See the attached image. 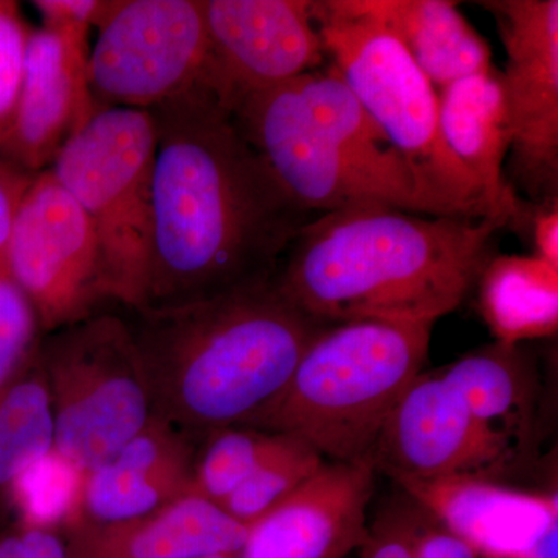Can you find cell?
Listing matches in <instances>:
<instances>
[{
    "label": "cell",
    "instance_id": "obj_3",
    "mask_svg": "<svg viewBox=\"0 0 558 558\" xmlns=\"http://www.w3.org/2000/svg\"><path fill=\"white\" fill-rule=\"evenodd\" d=\"M132 311L128 325L154 414L197 444L215 429L252 427L329 326L286 299L275 278L190 303Z\"/></svg>",
    "mask_w": 558,
    "mask_h": 558
},
{
    "label": "cell",
    "instance_id": "obj_30",
    "mask_svg": "<svg viewBox=\"0 0 558 558\" xmlns=\"http://www.w3.org/2000/svg\"><path fill=\"white\" fill-rule=\"evenodd\" d=\"M512 226L517 230L527 229L534 255L558 267V197L537 204L523 201L519 218Z\"/></svg>",
    "mask_w": 558,
    "mask_h": 558
},
{
    "label": "cell",
    "instance_id": "obj_16",
    "mask_svg": "<svg viewBox=\"0 0 558 558\" xmlns=\"http://www.w3.org/2000/svg\"><path fill=\"white\" fill-rule=\"evenodd\" d=\"M197 442L154 414L108 461L81 480L73 524L138 519L191 495Z\"/></svg>",
    "mask_w": 558,
    "mask_h": 558
},
{
    "label": "cell",
    "instance_id": "obj_9",
    "mask_svg": "<svg viewBox=\"0 0 558 558\" xmlns=\"http://www.w3.org/2000/svg\"><path fill=\"white\" fill-rule=\"evenodd\" d=\"M5 256L7 274L32 301L43 332L89 318L112 299L94 223L50 170L25 190Z\"/></svg>",
    "mask_w": 558,
    "mask_h": 558
},
{
    "label": "cell",
    "instance_id": "obj_12",
    "mask_svg": "<svg viewBox=\"0 0 558 558\" xmlns=\"http://www.w3.org/2000/svg\"><path fill=\"white\" fill-rule=\"evenodd\" d=\"M515 457L470 413L440 371H422L385 421L368 465L396 483L480 476L495 480Z\"/></svg>",
    "mask_w": 558,
    "mask_h": 558
},
{
    "label": "cell",
    "instance_id": "obj_5",
    "mask_svg": "<svg viewBox=\"0 0 558 558\" xmlns=\"http://www.w3.org/2000/svg\"><path fill=\"white\" fill-rule=\"evenodd\" d=\"M432 329L388 319L326 326L252 427L295 436L325 461L368 464L385 421L424 371Z\"/></svg>",
    "mask_w": 558,
    "mask_h": 558
},
{
    "label": "cell",
    "instance_id": "obj_7",
    "mask_svg": "<svg viewBox=\"0 0 558 558\" xmlns=\"http://www.w3.org/2000/svg\"><path fill=\"white\" fill-rule=\"evenodd\" d=\"M156 149L149 110L100 109L49 168L94 223L110 296L130 310L148 292Z\"/></svg>",
    "mask_w": 558,
    "mask_h": 558
},
{
    "label": "cell",
    "instance_id": "obj_11",
    "mask_svg": "<svg viewBox=\"0 0 558 558\" xmlns=\"http://www.w3.org/2000/svg\"><path fill=\"white\" fill-rule=\"evenodd\" d=\"M508 61L501 72L512 146L509 172L531 197H558V2L486 0Z\"/></svg>",
    "mask_w": 558,
    "mask_h": 558
},
{
    "label": "cell",
    "instance_id": "obj_13",
    "mask_svg": "<svg viewBox=\"0 0 558 558\" xmlns=\"http://www.w3.org/2000/svg\"><path fill=\"white\" fill-rule=\"evenodd\" d=\"M207 86L229 112L255 92L314 72L325 61L310 0H204Z\"/></svg>",
    "mask_w": 558,
    "mask_h": 558
},
{
    "label": "cell",
    "instance_id": "obj_24",
    "mask_svg": "<svg viewBox=\"0 0 558 558\" xmlns=\"http://www.w3.org/2000/svg\"><path fill=\"white\" fill-rule=\"evenodd\" d=\"M279 439L281 433L242 425L208 433L197 444L191 495L222 505L277 447Z\"/></svg>",
    "mask_w": 558,
    "mask_h": 558
},
{
    "label": "cell",
    "instance_id": "obj_23",
    "mask_svg": "<svg viewBox=\"0 0 558 558\" xmlns=\"http://www.w3.org/2000/svg\"><path fill=\"white\" fill-rule=\"evenodd\" d=\"M53 450V409L38 348L27 368L0 389V490Z\"/></svg>",
    "mask_w": 558,
    "mask_h": 558
},
{
    "label": "cell",
    "instance_id": "obj_8",
    "mask_svg": "<svg viewBox=\"0 0 558 558\" xmlns=\"http://www.w3.org/2000/svg\"><path fill=\"white\" fill-rule=\"evenodd\" d=\"M39 360L49 385L54 451L81 475L112 458L154 416L128 322L112 314L50 332Z\"/></svg>",
    "mask_w": 558,
    "mask_h": 558
},
{
    "label": "cell",
    "instance_id": "obj_18",
    "mask_svg": "<svg viewBox=\"0 0 558 558\" xmlns=\"http://www.w3.org/2000/svg\"><path fill=\"white\" fill-rule=\"evenodd\" d=\"M248 527L196 495L148 515L65 527V558H193L236 556Z\"/></svg>",
    "mask_w": 558,
    "mask_h": 558
},
{
    "label": "cell",
    "instance_id": "obj_26",
    "mask_svg": "<svg viewBox=\"0 0 558 558\" xmlns=\"http://www.w3.org/2000/svg\"><path fill=\"white\" fill-rule=\"evenodd\" d=\"M81 480L78 470L53 450L17 475L7 492L24 526L65 527L75 513Z\"/></svg>",
    "mask_w": 558,
    "mask_h": 558
},
{
    "label": "cell",
    "instance_id": "obj_6",
    "mask_svg": "<svg viewBox=\"0 0 558 558\" xmlns=\"http://www.w3.org/2000/svg\"><path fill=\"white\" fill-rule=\"evenodd\" d=\"M312 17L330 65L391 145L470 216L492 219L478 186L444 143L438 89L405 47L355 0H314Z\"/></svg>",
    "mask_w": 558,
    "mask_h": 558
},
{
    "label": "cell",
    "instance_id": "obj_21",
    "mask_svg": "<svg viewBox=\"0 0 558 558\" xmlns=\"http://www.w3.org/2000/svg\"><path fill=\"white\" fill-rule=\"evenodd\" d=\"M405 47L436 89L495 68L487 40L447 0H355Z\"/></svg>",
    "mask_w": 558,
    "mask_h": 558
},
{
    "label": "cell",
    "instance_id": "obj_31",
    "mask_svg": "<svg viewBox=\"0 0 558 558\" xmlns=\"http://www.w3.org/2000/svg\"><path fill=\"white\" fill-rule=\"evenodd\" d=\"M0 558H65L64 535L57 529L20 524L0 534Z\"/></svg>",
    "mask_w": 558,
    "mask_h": 558
},
{
    "label": "cell",
    "instance_id": "obj_27",
    "mask_svg": "<svg viewBox=\"0 0 558 558\" xmlns=\"http://www.w3.org/2000/svg\"><path fill=\"white\" fill-rule=\"evenodd\" d=\"M38 314L20 286L0 274V389L27 368L38 352Z\"/></svg>",
    "mask_w": 558,
    "mask_h": 558
},
{
    "label": "cell",
    "instance_id": "obj_10",
    "mask_svg": "<svg viewBox=\"0 0 558 558\" xmlns=\"http://www.w3.org/2000/svg\"><path fill=\"white\" fill-rule=\"evenodd\" d=\"M98 32L89 83L100 109L149 110L207 80L204 0H121Z\"/></svg>",
    "mask_w": 558,
    "mask_h": 558
},
{
    "label": "cell",
    "instance_id": "obj_29",
    "mask_svg": "<svg viewBox=\"0 0 558 558\" xmlns=\"http://www.w3.org/2000/svg\"><path fill=\"white\" fill-rule=\"evenodd\" d=\"M32 5L39 11L44 28L80 25L101 31L120 9L121 0H35Z\"/></svg>",
    "mask_w": 558,
    "mask_h": 558
},
{
    "label": "cell",
    "instance_id": "obj_2",
    "mask_svg": "<svg viewBox=\"0 0 558 558\" xmlns=\"http://www.w3.org/2000/svg\"><path fill=\"white\" fill-rule=\"evenodd\" d=\"M499 220L365 207L323 213L275 275L312 318L432 323L458 310L494 258Z\"/></svg>",
    "mask_w": 558,
    "mask_h": 558
},
{
    "label": "cell",
    "instance_id": "obj_28",
    "mask_svg": "<svg viewBox=\"0 0 558 558\" xmlns=\"http://www.w3.org/2000/svg\"><path fill=\"white\" fill-rule=\"evenodd\" d=\"M31 31L22 20L20 5L0 0V145L9 134L16 110Z\"/></svg>",
    "mask_w": 558,
    "mask_h": 558
},
{
    "label": "cell",
    "instance_id": "obj_14",
    "mask_svg": "<svg viewBox=\"0 0 558 558\" xmlns=\"http://www.w3.org/2000/svg\"><path fill=\"white\" fill-rule=\"evenodd\" d=\"M90 28H32L24 75L0 160L16 170H49L62 146L100 110L89 83Z\"/></svg>",
    "mask_w": 558,
    "mask_h": 558
},
{
    "label": "cell",
    "instance_id": "obj_4",
    "mask_svg": "<svg viewBox=\"0 0 558 558\" xmlns=\"http://www.w3.org/2000/svg\"><path fill=\"white\" fill-rule=\"evenodd\" d=\"M231 117L311 215L385 207L473 218L391 145L332 65L247 95Z\"/></svg>",
    "mask_w": 558,
    "mask_h": 558
},
{
    "label": "cell",
    "instance_id": "obj_1",
    "mask_svg": "<svg viewBox=\"0 0 558 558\" xmlns=\"http://www.w3.org/2000/svg\"><path fill=\"white\" fill-rule=\"evenodd\" d=\"M149 112L157 149L145 306L274 279L311 213L290 199L207 84Z\"/></svg>",
    "mask_w": 558,
    "mask_h": 558
},
{
    "label": "cell",
    "instance_id": "obj_17",
    "mask_svg": "<svg viewBox=\"0 0 558 558\" xmlns=\"http://www.w3.org/2000/svg\"><path fill=\"white\" fill-rule=\"evenodd\" d=\"M400 487L480 558H526L558 529L557 494L519 490L480 476L417 481Z\"/></svg>",
    "mask_w": 558,
    "mask_h": 558
},
{
    "label": "cell",
    "instance_id": "obj_22",
    "mask_svg": "<svg viewBox=\"0 0 558 558\" xmlns=\"http://www.w3.org/2000/svg\"><path fill=\"white\" fill-rule=\"evenodd\" d=\"M476 286L480 311L499 343L521 344L558 328V267L535 255H495Z\"/></svg>",
    "mask_w": 558,
    "mask_h": 558
},
{
    "label": "cell",
    "instance_id": "obj_34",
    "mask_svg": "<svg viewBox=\"0 0 558 558\" xmlns=\"http://www.w3.org/2000/svg\"><path fill=\"white\" fill-rule=\"evenodd\" d=\"M193 558H236V556H202V557H193Z\"/></svg>",
    "mask_w": 558,
    "mask_h": 558
},
{
    "label": "cell",
    "instance_id": "obj_15",
    "mask_svg": "<svg viewBox=\"0 0 558 558\" xmlns=\"http://www.w3.org/2000/svg\"><path fill=\"white\" fill-rule=\"evenodd\" d=\"M376 475L368 464L323 462L299 490L248 526L236 558H347L368 537Z\"/></svg>",
    "mask_w": 558,
    "mask_h": 558
},
{
    "label": "cell",
    "instance_id": "obj_20",
    "mask_svg": "<svg viewBox=\"0 0 558 558\" xmlns=\"http://www.w3.org/2000/svg\"><path fill=\"white\" fill-rule=\"evenodd\" d=\"M439 371L461 392L473 417L508 447L517 462L534 454L539 380L526 349L497 341Z\"/></svg>",
    "mask_w": 558,
    "mask_h": 558
},
{
    "label": "cell",
    "instance_id": "obj_32",
    "mask_svg": "<svg viewBox=\"0 0 558 558\" xmlns=\"http://www.w3.org/2000/svg\"><path fill=\"white\" fill-rule=\"evenodd\" d=\"M35 174L16 170L0 160V274H7V244L14 213Z\"/></svg>",
    "mask_w": 558,
    "mask_h": 558
},
{
    "label": "cell",
    "instance_id": "obj_19",
    "mask_svg": "<svg viewBox=\"0 0 558 558\" xmlns=\"http://www.w3.org/2000/svg\"><path fill=\"white\" fill-rule=\"evenodd\" d=\"M438 102L447 149L478 186L490 218L512 226L523 201L505 172L512 131L501 72L494 68L454 81L438 90Z\"/></svg>",
    "mask_w": 558,
    "mask_h": 558
},
{
    "label": "cell",
    "instance_id": "obj_33",
    "mask_svg": "<svg viewBox=\"0 0 558 558\" xmlns=\"http://www.w3.org/2000/svg\"><path fill=\"white\" fill-rule=\"evenodd\" d=\"M416 558H480L468 543L462 542L449 529L432 515L425 519L418 534Z\"/></svg>",
    "mask_w": 558,
    "mask_h": 558
},
{
    "label": "cell",
    "instance_id": "obj_25",
    "mask_svg": "<svg viewBox=\"0 0 558 558\" xmlns=\"http://www.w3.org/2000/svg\"><path fill=\"white\" fill-rule=\"evenodd\" d=\"M322 454L295 436L282 435L274 450L253 470L220 508L244 526L263 519L322 468Z\"/></svg>",
    "mask_w": 558,
    "mask_h": 558
}]
</instances>
